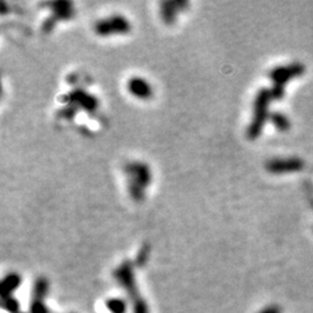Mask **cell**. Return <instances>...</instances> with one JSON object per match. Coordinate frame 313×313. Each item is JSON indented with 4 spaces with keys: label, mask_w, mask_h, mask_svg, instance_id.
<instances>
[{
    "label": "cell",
    "mask_w": 313,
    "mask_h": 313,
    "mask_svg": "<svg viewBox=\"0 0 313 313\" xmlns=\"http://www.w3.org/2000/svg\"><path fill=\"white\" fill-rule=\"evenodd\" d=\"M272 100L270 90L261 89L258 92L253 106V118L247 128V137L250 139H257L262 133L266 122L269 120V105Z\"/></svg>",
    "instance_id": "6da1fadb"
},
{
    "label": "cell",
    "mask_w": 313,
    "mask_h": 313,
    "mask_svg": "<svg viewBox=\"0 0 313 313\" xmlns=\"http://www.w3.org/2000/svg\"><path fill=\"white\" fill-rule=\"evenodd\" d=\"M305 73V66L301 63H291L289 65H280L274 67L269 72V78L273 82L270 90L273 100H281L284 97L285 85L292 79L299 78Z\"/></svg>",
    "instance_id": "7a4b0ae2"
},
{
    "label": "cell",
    "mask_w": 313,
    "mask_h": 313,
    "mask_svg": "<svg viewBox=\"0 0 313 313\" xmlns=\"http://www.w3.org/2000/svg\"><path fill=\"white\" fill-rule=\"evenodd\" d=\"M125 172L129 177V192L135 201H142L144 188L151 182V171L146 164L133 162L125 166Z\"/></svg>",
    "instance_id": "3957f363"
},
{
    "label": "cell",
    "mask_w": 313,
    "mask_h": 313,
    "mask_svg": "<svg viewBox=\"0 0 313 313\" xmlns=\"http://www.w3.org/2000/svg\"><path fill=\"white\" fill-rule=\"evenodd\" d=\"M131 29L130 22L121 14H114L110 17L100 19L95 22L94 30L100 36L115 35V34H125Z\"/></svg>",
    "instance_id": "277c9868"
},
{
    "label": "cell",
    "mask_w": 313,
    "mask_h": 313,
    "mask_svg": "<svg viewBox=\"0 0 313 313\" xmlns=\"http://www.w3.org/2000/svg\"><path fill=\"white\" fill-rule=\"evenodd\" d=\"M114 276H115L118 283L125 289V291L129 293L132 301L140 298L138 289H137L136 278L135 274H133L131 262L125 261L120 267H117L115 273H114Z\"/></svg>",
    "instance_id": "5b68a950"
},
{
    "label": "cell",
    "mask_w": 313,
    "mask_h": 313,
    "mask_svg": "<svg viewBox=\"0 0 313 313\" xmlns=\"http://www.w3.org/2000/svg\"><path fill=\"white\" fill-rule=\"evenodd\" d=\"M305 164L298 156H291V158H275L270 159L266 164V170L272 174H285V173H296L304 170Z\"/></svg>",
    "instance_id": "8992f818"
},
{
    "label": "cell",
    "mask_w": 313,
    "mask_h": 313,
    "mask_svg": "<svg viewBox=\"0 0 313 313\" xmlns=\"http://www.w3.org/2000/svg\"><path fill=\"white\" fill-rule=\"evenodd\" d=\"M127 89L129 93L137 99L146 100L153 95V89L151 84L142 77H132L128 80Z\"/></svg>",
    "instance_id": "52a82bcc"
},
{
    "label": "cell",
    "mask_w": 313,
    "mask_h": 313,
    "mask_svg": "<svg viewBox=\"0 0 313 313\" xmlns=\"http://www.w3.org/2000/svg\"><path fill=\"white\" fill-rule=\"evenodd\" d=\"M21 284V276L20 275L11 273L3 278L2 281V290H0V293H2L3 299L9 298V297H12L13 292L17 290Z\"/></svg>",
    "instance_id": "ba28073f"
},
{
    "label": "cell",
    "mask_w": 313,
    "mask_h": 313,
    "mask_svg": "<svg viewBox=\"0 0 313 313\" xmlns=\"http://www.w3.org/2000/svg\"><path fill=\"white\" fill-rule=\"evenodd\" d=\"M71 101L74 102L75 105L82 106L85 109H89V110H94L98 106L97 99H95L94 97H92V95H89L86 92H83V91L72 92Z\"/></svg>",
    "instance_id": "9c48e42d"
},
{
    "label": "cell",
    "mask_w": 313,
    "mask_h": 313,
    "mask_svg": "<svg viewBox=\"0 0 313 313\" xmlns=\"http://www.w3.org/2000/svg\"><path fill=\"white\" fill-rule=\"evenodd\" d=\"M186 3L183 2H164L162 3V17L166 24H172L175 20L179 7L185 6Z\"/></svg>",
    "instance_id": "30bf717a"
},
{
    "label": "cell",
    "mask_w": 313,
    "mask_h": 313,
    "mask_svg": "<svg viewBox=\"0 0 313 313\" xmlns=\"http://www.w3.org/2000/svg\"><path fill=\"white\" fill-rule=\"evenodd\" d=\"M269 121L272 122V124L274 125L275 128L277 129L278 131L281 132H285L288 131L291 124H290V120L284 115L283 113H272L269 116Z\"/></svg>",
    "instance_id": "8fae6325"
},
{
    "label": "cell",
    "mask_w": 313,
    "mask_h": 313,
    "mask_svg": "<svg viewBox=\"0 0 313 313\" xmlns=\"http://www.w3.org/2000/svg\"><path fill=\"white\" fill-rule=\"evenodd\" d=\"M49 291V282L45 277H40L35 281L33 289V299L43 300Z\"/></svg>",
    "instance_id": "7c38bea8"
},
{
    "label": "cell",
    "mask_w": 313,
    "mask_h": 313,
    "mask_svg": "<svg viewBox=\"0 0 313 313\" xmlns=\"http://www.w3.org/2000/svg\"><path fill=\"white\" fill-rule=\"evenodd\" d=\"M52 5H53V11H55V15L57 18L68 19L72 15V9H71L70 3L58 2V3L52 4Z\"/></svg>",
    "instance_id": "4fadbf2b"
},
{
    "label": "cell",
    "mask_w": 313,
    "mask_h": 313,
    "mask_svg": "<svg viewBox=\"0 0 313 313\" xmlns=\"http://www.w3.org/2000/svg\"><path fill=\"white\" fill-rule=\"evenodd\" d=\"M110 313H125L127 312V303L121 298H112L106 304Z\"/></svg>",
    "instance_id": "5bb4252c"
},
{
    "label": "cell",
    "mask_w": 313,
    "mask_h": 313,
    "mask_svg": "<svg viewBox=\"0 0 313 313\" xmlns=\"http://www.w3.org/2000/svg\"><path fill=\"white\" fill-rule=\"evenodd\" d=\"M3 308L9 313H19L20 310V303L14 298V297H9V298L3 299Z\"/></svg>",
    "instance_id": "9a60e30c"
},
{
    "label": "cell",
    "mask_w": 313,
    "mask_h": 313,
    "mask_svg": "<svg viewBox=\"0 0 313 313\" xmlns=\"http://www.w3.org/2000/svg\"><path fill=\"white\" fill-rule=\"evenodd\" d=\"M30 313H50V311L45 306L43 300L33 299L32 304H30Z\"/></svg>",
    "instance_id": "2e32d148"
},
{
    "label": "cell",
    "mask_w": 313,
    "mask_h": 313,
    "mask_svg": "<svg viewBox=\"0 0 313 313\" xmlns=\"http://www.w3.org/2000/svg\"><path fill=\"white\" fill-rule=\"evenodd\" d=\"M133 303V313H150L148 312V307L145 300L140 297V298L132 301Z\"/></svg>",
    "instance_id": "e0dca14e"
},
{
    "label": "cell",
    "mask_w": 313,
    "mask_h": 313,
    "mask_svg": "<svg viewBox=\"0 0 313 313\" xmlns=\"http://www.w3.org/2000/svg\"><path fill=\"white\" fill-rule=\"evenodd\" d=\"M148 253H150V248L147 246H143L142 250L139 251L138 255H137V263L140 266L144 265L145 261H146L148 258Z\"/></svg>",
    "instance_id": "ac0fdd59"
},
{
    "label": "cell",
    "mask_w": 313,
    "mask_h": 313,
    "mask_svg": "<svg viewBox=\"0 0 313 313\" xmlns=\"http://www.w3.org/2000/svg\"><path fill=\"white\" fill-rule=\"evenodd\" d=\"M259 313H281V308L275 306V305H272V306H267L261 310Z\"/></svg>",
    "instance_id": "d6986e66"
}]
</instances>
